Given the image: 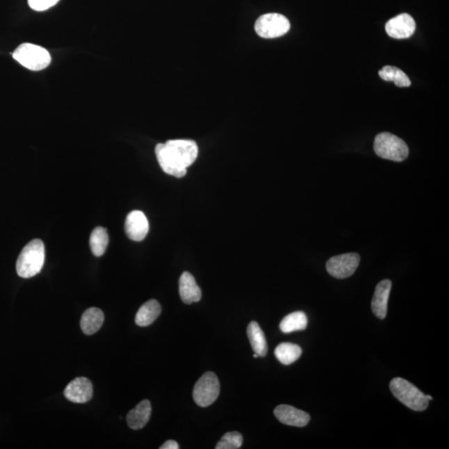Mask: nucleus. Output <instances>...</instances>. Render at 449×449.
Here are the masks:
<instances>
[{
	"mask_svg": "<svg viewBox=\"0 0 449 449\" xmlns=\"http://www.w3.org/2000/svg\"><path fill=\"white\" fill-rule=\"evenodd\" d=\"M158 162L166 174L182 178L188 166L194 164L198 155V147L192 140H169L157 145Z\"/></svg>",
	"mask_w": 449,
	"mask_h": 449,
	"instance_id": "f257e3e1",
	"label": "nucleus"
},
{
	"mask_svg": "<svg viewBox=\"0 0 449 449\" xmlns=\"http://www.w3.org/2000/svg\"><path fill=\"white\" fill-rule=\"evenodd\" d=\"M45 260V248L41 239H36L24 248L16 262V271L20 277L28 279L41 271Z\"/></svg>",
	"mask_w": 449,
	"mask_h": 449,
	"instance_id": "f03ea898",
	"label": "nucleus"
},
{
	"mask_svg": "<svg viewBox=\"0 0 449 449\" xmlns=\"http://www.w3.org/2000/svg\"><path fill=\"white\" fill-rule=\"evenodd\" d=\"M391 391L397 400L414 411H423L429 407L426 395L413 384L402 378H395L391 382Z\"/></svg>",
	"mask_w": 449,
	"mask_h": 449,
	"instance_id": "7ed1b4c3",
	"label": "nucleus"
},
{
	"mask_svg": "<svg viewBox=\"0 0 449 449\" xmlns=\"http://www.w3.org/2000/svg\"><path fill=\"white\" fill-rule=\"evenodd\" d=\"M374 149L379 157L393 162L404 161L409 152L404 141L389 132H382L376 136Z\"/></svg>",
	"mask_w": 449,
	"mask_h": 449,
	"instance_id": "20e7f679",
	"label": "nucleus"
},
{
	"mask_svg": "<svg viewBox=\"0 0 449 449\" xmlns=\"http://www.w3.org/2000/svg\"><path fill=\"white\" fill-rule=\"evenodd\" d=\"M13 58L21 65L32 71H40L48 67L51 56L48 51L33 44H23L13 53Z\"/></svg>",
	"mask_w": 449,
	"mask_h": 449,
	"instance_id": "39448f33",
	"label": "nucleus"
},
{
	"mask_svg": "<svg viewBox=\"0 0 449 449\" xmlns=\"http://www.w3.org/2000/svg\"><path fill=\"white\" fill-rule=\"evenodd\" d=\"M290 29V21L285 16L271 13L260 17L255 24V30L260 37L275 38L285 36Z\"/></svg>",
	"mask_w": 449,
	"mask_h": 449,
	"instance_id": "423d86ee",
	"label": "nucleus"
},
{
	"mask_svg": "<svg viewBox=\"0 0 449 449\" xmlns=\"http://www.w3.org/2000/svg\"><path fill=\"white\" fill-rule=\"evenodd\" d=\"M220 395V383L213 372H207L196 383L194 399L200 407H208Z\"/></svg>",
	"mask_w": 449,
	"mask_h": 449,
	"instance_id": "0eeeda50",
	"label": "nucleus"
},
{
	"mask_svg": "<svg viewBox=\"0 0 449 449\" xmlns=\"http://www.w3.org/2000/svg\"><path fill=\"white\" fill-rule=\"evenodd\" d=\"M361 258L357 253H347L333 256L328 260L327 271L329 275L337 279H345L352 276L356 272Z\"/></svg>",
	"mask_w": 449,
	"mask_h": 449,
	"instance_id": "6e6552de",
	"label": "nucleus"
},
{
	"mask_svg": "<svg viewBox=\"0 0 449 449\" xmlns=\"http://www.w3.org/2000/svg\"><path fill=\"white\" fill-rule=\"evenodd\" d=\"M93 384L87 378H76L68 384L63 395L68 400L76 404H84L91 400Z\"/></svg>",
	"mask_w": 449,
	"mask_h": 449,
	"instance_id": "1a4fd4ad",
	"label": "nucleus"
},
{
	"mask_svg": "<svg viewBox=\"0 0 449 449\" xmlns=\"http://www.w3.org/2000/svg\"><path fill=\"white\" fill-rule=\"evenodd\" d=\"M416 24L411 15L401 14L388 20L386 30L388 36L397 40L411 37L416 32Z\"/></svg>",
	"mask_w": 449,
	"mask_h": 449,
	"instance_id": "9d476101",
	"label": "nucleus"
},
{
	"mask_svg": "<svg viewBox=\"0 0 449 449\" xmlns=\"http://www.w3.org/2000/svg\"><path fill=\"white\" fill-rule=\"evenodd\" d=\"M125 232L127 237L134 242L143 241L147 237L149 223L143 212L132 211L128 214L125 221Z\"/></svg>",
	"mask_w": 449,
	"mask_h": 449,
	"instance_id": "9b49d317",
	"label": "nucleus"
},
{
	"mask_svg": "<svg viewBox=\"0 0 449 449\" xmlns=\"http://www.w3.org/2000/svg\"><path fill=\"white\" fill-rule=\"evenodd\" d=\"M274 414L278 420L289 426L305 427L310 420L309 414L290 405L277 406L274 410Z\"/></svg>",
	"mask_w": 449,
	"mask_h": 449,
	"instance_id": "f8f14e48",
	"label": "nucleus"
},
{
	"mask_svg": "<svg viewBox=\"0 0 449 449\" xmlns=\"http://www.w3.org/2000/svg\"><path fill=\"white\" fill-rule=\"evenodd\" d=\"M392 287V282L389 280L380 281L376 286L373 299L371 302L372 311L380 320L386 317L388 301Z\"/></svg>",
	"mask_w": 449,
	"mask_h": 449,
	"instance_id": "ddd939ff",
	"label": "nucleus"
},
{
	"mask_svg": "<svg viewBox=\"0 0 449 449\" xmlns=\"http://www.w3.org/2000/svg\"><path fill=\"white\" fill-rule=\"evenodd\" d=\"M179 293L182 301L187 305L198 302L202 299V290L196 284L194 276L187 271L183 272L180 277Z\"/></svg>",
	"mask_w": 449,
	"mask_h": 449,
	"instance_id": "4468645a",
	"label": "nucleus"
},
{
	"mask_svg": "<svg viewBox=\"0 0 449 449\" xmlns=\"http://www.w3.org/2000/svg\"><path fill=\"white\" fill-rule=\"evenodd\" d=\"M152 413L150 401L145 400L132 409L127 416V423L130 429L139 430L146 426Z\"/></svg>",
	"mask_w": 449,
	"mask_h": 449,
	"instance_id": "2eb2a0df",
	"label": "nucleus"
},
{
	"mask_svg": "<svg viewBox=\"0 0 449 449\" xmlns=\"http://www.w3.org/2000/svg\"><path fill=\"white\" fill-rule=\"evenodd\" d=\"M104 322V312L98 308H89L81 318V329L85 335L91 336L100 331Z\"/></svg>",
	"mask_w": 449,
	"mask_h": 449,
	"instance_id": "dca6fc26",
	"label": "nucleus"
},
{
	"mask_svg": "<svg viewBox=\"0 0 449 449\" xmlns=\"http://www.w3.org/2000/svg\"><path fill=\"white\" fill-rule=\"evenodd\" d=\"M161 312L160 304L156 299H150L141 306L136 315L135 322L141 327L148 326L155 322Z\"/></svg>",
	"mask_w": 449,
	"mask_h": 449,
	"instance_id": "f3484780",
	"label": "nucleus"
},
{
	"mask_svg": "<svg viewBox=\"0 0 449 449\" xmlns=\"http://www.w3.org/2000/svg\"><path fill=\"white\" fill-rule=\"evenodd\" d=\"M247 336L254 352L258 354L259 357L266 356L268 352L267 340L258 322H252L249 324L247 327Z\"/></svg>",
	"mask_w": 449,
	"mask_h": 449,
	"instance_id": "a211bd4d",
	"label": "nucleus"
},
{
	"mask_svg": "<svg viewBox=\"0 0 449 449\" xmlns=\"http://www.w3.org/2000/svg\"><path fill=\"white\" fill-rule=\"evenodd\" d=\"M308 324L307 316L302 311L294 312L286 315L280 324L281 331L285 333L304 331Z\"/></svg>",
	"mask_w": 449,
	"mask_h": 449,
	"instance_id": "6ab92c4d",
	"label": "nucleus"
},
{
	"mask_svg": "<svg viewBox=\"0 0 449 449\" xmlns=\"http://www.w3.org/2000/svg\"><path fill=\"white\" fill-rule=\"evenodd\" d=\"M275 354L282 365H290L301 356L302 349L297 345L282 343L277 346Z\"/></svg>",
	"mask_w": 449,
	"mask_h": 449,
	"instance_id": "aec40b11",
	"label": "nucleus"
},
{
	"mask_svg": "<svg viewBox=\"0 0 449 449\" xmlns=\"http://www.w3.org/2000/svg\"><path fill=\"white\" fill-rule=\"evenodd\" d=\"M109 237L107 230L101 226L94 229L90 236L89 244L93 254L97 258L104 255L108 247Z\"/></svg>",
	"mask_w": 449,
	"mask_h": 449,
	"instance_id": "412c9836",
	"label": "nucleus"
},
{
	"mask_svg": "<svg viewBox=\"0 0 449 449\" xmlns=\"http://www.w3.org/2000/svg\"><path fill=\"white\" fill-rule=\"evenodd\" d=\"M380 78L387 82H393L400 88H407L411 85L409 77L405 72L396 67L386 66L379 71Z\"/></svg>",
	"mask_w": 449,
	"mask_h": 449,
	"instance_id": "4be33fe9",
	"label": "nucleus"
},
{
	"mask_svg": "<svg viewBox=\"0 0 449 449\" xmlns=\"http://www.w3.org/2000/svg\"><path fill=\"white\" fill-rule=\"evenodd\" d=\"M243 443L242 435L238 432H229L221 438L216 444V449H237L242 447Z\"/></svg>",
	"mask_w": 449,
	"mask_h": 449,
	"instance_id": "5701e85b",
	"label": "nucleus"
},
{
	"mask_svg": "<svg viewBox=\"0 0 449 449\" xmlns=\"http://www.w3.org/2000/svg\"><path fill=\"white\" fill-rule=\"evenodd\" d=\"M59 0H28L29 6L36 11H45L56 6Z\"/></svg>",
	"mask_w": 449,
	"mask_h": 449,
	"instance_id": "b1692460",
	"label": "nucleus"
},
{
	"mask_svg": "<svg viewBox=\"0 0 449 449\" xmlns=\"http://www.w3.org/2000/svg\"><path fill=\"white\" fill-rule=\"evenodd\" d=\"M178 443L174 440H168L160 447V449H179Z\"/></svg>",
	"mask_w": 449,
	"mask_h": 449,
	"instance_id": "393cba45",
	"label": "nucleus"
},
{
	"mask_svg": "<svg viewBox=\"0 0 449 449\" xmlns=\"http://www.w3.org/2000/svg\"><path fill=\"white\" fill-rule=\"evenodd\" d=\"M426 397H427V400H429V401L430 400H433V397H432L430 395H426Z\"/></svg>",
	"mask_w": 449,
	"mask_h": 449,
	"instance_id": "a878e982",
	"label": "nucleus"
},
{
	"mask_svg": "<svg viewBox=\"0 0 449 449\" xmlns=\"http://www.w3.org/2000/svg\"><path fill=\"white\" fill-rule=\"evenodd\" d=\"M253 357H254V358H258L259 356H258V354H255H255H254Z\"/></svg>",
	"mask_w": 449,
	"mask_h": 449,
	"instance_id": "bb28decb",
	"label": "nucleus"
}]
</instances>
